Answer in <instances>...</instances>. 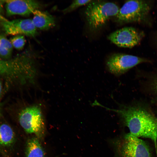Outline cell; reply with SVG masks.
I'll return each instance as SVG.
<instances>
[{"label":"cell","mask_w":157,"mask_h":157,"mask_svg":"<svg viewBox=\"0 0 157 157\" xmlns=\"http://www.w3.org/2000/svg\"><path fill=\"white\" fill-rule=\"evenodd\" d=\"M6 67L5 61L0 59V73L3 74L5 72Z\"/></svg>","instance_id":"cell-18"},{"label":"cell","mask_w":157,"mask_h":157,"mask_svg":"<svg viewBox=\"0 0 157 157\" xmlns=\"http://www.w3.org/2000/svg\"><path fill=\"white\" fill-rule=\"evenodd\" d=\"M5 3L6 13L8 16H29L40 6L39 2L33 0H5Z\"/></svg>","instance_id":"cell-9"},{"label":"cell","mask_w":157,"mask_h":157,"mask_svg":"<svg viewBox=\"0 0 157 157\" xmlns=\"http://www.w3.org/2000/svg\"><path fill=\"white\" fill-rule=\"evenodd\" d=\"M32 22L36 28L42 30H47L55 24L54 17L48 13L38 9L33 13Z\"/></svg>","instance_id":"cell-10"},{"label":"cell","mask_w":157,"mask_h":157,"mask_svg":"<svg viewBox=\"0 0 157 157\" xmlns=\"http://www.w3.org/2000/svg\"><path fill=\"white\" fill-rule=\"evenodd\" d=\"M119 105L118 109L110 108L99 103L97 106L118 114L131 135L148 138L157 142V118L152 113L140 105Z\"/></svg>","instance_id":"cell-1"},{"label":"cell","mask_w":157,"mask_h":157,"mask_svg":"<svg viewBox=\"0 0 157 157\" xmlns=\"http://www.w3.org/2000/svg\"><path fill=\"white\" fill-rule=\"evenodd\" d=\"M0 45L12 52L13 47L10 40L1 34H0Z\"/></svg>","instance_id":"cell-15"},{"label":"cell","mask_w":157,"mask_h":157,"mask_svg":"<svg viewBox=\"0 0 157 157\" xmlns=\"http://www.w3.org/2000/svg\"><path fill=\"white\" fill-rule=\"evenodd\" d=\"M149 62V60L146 58L137 56L117 53L108 58L106 65L110 72L116 76H119L139 64Z\"/></svg>","instance_id":"cell-6"},{"label":"cell","mask_w":157,"mask_h":157,"mask_svg":"<svg viewBox=\"0 0 157 157\" xmlns=\"http://www.w3.org/2000/svg\"><path fill=\"white\" fill-rule=\"evenodd\" d=\"M119 10L118 6L113 3L92 1L87 4L85 14L89 25L96 29L104 24L111 17L115 16Z\"/></svg>","instance_id":"cell-3"},{"label":"cell","mask_w":157,"mask_h":157,"mask_svg":"<svg viewBox=\"0 0 157 157\" xmlns=\"http://www.w3.org/2000/svg\"><path fill=\"white\" fill-rule=\"evenodd\" d=\"M1 23L4 30L8 35H24L34 37L37 33L36 28L31 19H16Z\"/></svg>","instance_id":"cell-8"},{"label":"cell","mask_w":157,"mask_h":157,"mask_svg":"<svg viewBox=\"0 0 157 157\" xmlns=\"http://www.w3.org/2000/svg\"><path fill=\"white\" fill-rule=\"evenodd\" d=\"M144 35L143 32L134 28L126 27L112 33L108 38L118 47L131 48L139 43Z\"/></svg>","instance_id":"cell-7"},{"label":"cell","mask_w":157,"mask_h":157,"mask_svg":"<svg viewBox=\"0 0 157 157\" xmlns=\"http://www.w3.org/2000/svg\"><path fill=\"white\" fill-rule=\"evenodd\" d=\"M5 3V0H0V14L1 15L4 12L3 5Z\"/></svg>","instance_id":"cell-19"},{"label":"cell","mask_w":157,"mask_h":157,"mask_svg":"<svg viewBox=\"0 0 157 157\" xmlns=\"http://www.w3.org/2000/svg\"><path fill=\"white\" fill-rule=\"evenodd\" d=\"M14 132L12 128L6 124H0V145L9 146L14 142Z\"/></svg>","instance_id":"cell-12"},{"label":"cell","mask_w":157,"mask_h":157,"mask_svg":"<svg viewBox=\"0 0 157 157\" xmlns=\"http://www.w3.org/2000/svg\"><path fill=\"white\" fill-rule=\"evenodd\" d=\"M150 83V88L151 92L157 98V74L154 76Z\"/></svg>","instance_id":"cell-17"},{"label":"cell","mask_w":157,"mask_h":157,"mask_svg":"<svg viewBox=\"0 0 157 157\" xmlns=\"http://www.w3.org/2000/svg\"><path fill=\"white\" fill-rule=\"evenodd\" d=\"M25 155V157H45L44 150L39 138L34 136L27 139Z\"/></svg>","instance_id":"cell-11"},{"label":"cell","mask_w":157,"mask_h":157,"mask_svg":"<svg viewBox=\"0 0 157 157\" xmlns=\"http://www.w3.org/2000/svg\"><path fill=\"white\" fill-rule=\"evenodd\" d=\"M9 20L0 14V21L1 22H7Z\"/></svg>","instance_id":"cell-20"},{"label":"cell","mask_w":157,"mask_h":157,"mask_svg":"<svg viewBox=\"0 0 157 157\" xmlns=\"http://www.w3.org/2000/svg\"><path fill=\"white\" fill-rule=\"evenodd\" d=\"M92 1V0H77L74 1L69 6L63 9V12L64 13H69L79 7L86 4H88Z\"/></svg>","instance_id":"cell-14"},{"label":"cell","mask_w":157,"mask_h":157,"mask_svg":"<svg viewBox=\"0 0 157 157\" xmlns=\"http://www.w3.org/2000/svg\"><path fill=\"white\" fill-rule=\"evenodd\" d=\"M19 124L27 133L32 134L40 140L45 133V125L42 109L36 105L23 108L18 116Z\"/></svg>","instance_id":"cell-2"},{"label":"cell","mask_w":157,"mask_h":157,"mask_svg":"<svg viewBox=\"0 0 157 157\" xmlns=\"http://www.w3.org/2000/svg\"><path fill=\"white\" fill-rule=\"evenodd\" d=\"M12 52L0 45V58L1 59L7 60L11 57Z\"/></svg>","instance_id":"cell-16"},{"label":"cell","mask_w":157,"mask_h":157,"mask_svg":"<svg viewBox=\"0 0 157 157\" xmlns=\"http://www.w3.org/2000/svg\"><path fill=\"white\" fill-rule=\"evenodd\" d=\"M1 90H2V85H1V84L0 81V98H1Z\"/></svg>","instance_id":"cell-21"},{"label":"cell","mask_w":157,"mask_h":157,"mask_svg":"<svg viewBox=\"0 0 157 157\" xmlns=\"http://www.w3.org/2000/svg\"><path fill=\"white\" fill-rule=\"evenodd\" d=\"M114 142L118 157H151L150 149L145 142L129 133Z\"/></svg>","instance_id":"cell-4"},{"label":"cell","mask_w":157,"mask_h":157,"mask_svg":"<svg viewBox=\"0 0 157 157\" xmlns=\"http://www.w3.org/2000/svg\"><path fill=\"white\" fill-rule=\"evenodd\" d=\"M10 40L13 47L18 50H22L24 47L26 40L24 35H19L14 36Z\"/></svg>","instance_id":"cell-13"},{"label":"cell","mask_w":157,"mask_h":157,"mask_svg":"<svg viewBox=\"0 0 157 157\" xmlns=\"http://www.w3.org/2000/svg\"><path fill=\"white\" fill-rule=\"evenodd\" d=\"M151 7L150 1H127L115 16L122 22H143L147 19Z\"/></svg>","instance_id":"cell-5"}]
</instances>
